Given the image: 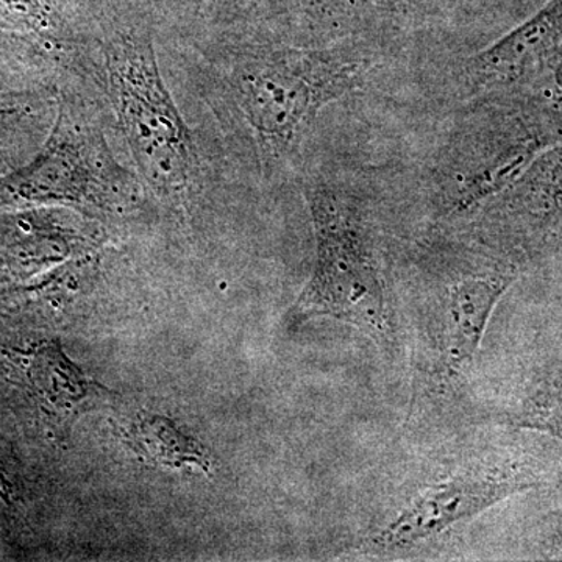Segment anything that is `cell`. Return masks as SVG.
<instances>
[{"label": "cell", "mask_w": 562, "mask_h": 562, "mask_svg": "<svg viewBox=\"0 0 562 562\" xmlns=\"http://www.w3.org/2000/svg\"><path fill=\"white\" fill-rule=\"evenodd\" d=\"M372 65L347 46L241 55L228 85L266 165L290 160L321 110L361 88Z\"/></svg>", "instance_id": "cell-1"}, {"label": "cell", "mask_w": 562, "mask_h": 562, "mask_svg": "<svg viewBox=\"0 0 562 562\" xmlns=\"http://www.w3.org/2000/svg\"><path fill=\"white\" fill-rule=\"evenodd\" d=\"M312 214L313 271L286 314L290 330L321 317L347 322L386 338L387 308L382 273L357 201L328 183L305 190Z\"/></svg>", "instance_id": "cell-2"}, {"label": "cell", "mask_w": 562, "mask_h": 562, "mask_svg": "<svg viewBox=\"0 0 562 562\" xmlns=\"http://www.w3.org/2000/svg\"><path fill=\"white\" fill-rule=\"evenodd\" d=\"M105 72L117 122L144 181L162 199L187 198L198 181V151L149 41L125 36L111 43Z\"/></svg>", "instance_id": "cell-3"}, {"label": "cell", "mask_w": 562, "mask_h": 562, "mask_svg": "<svg viewBox=\"0 0 562 562\" xmlns=\"http://www.w3.org/2000/svg\"><path fill=\"white\" fill-rule=\"evenodd\" d=\"M473 114L439 157L436 179L450 213L494 198L539 155L560 140V106L550 95H528Z\"/></svg>", "instance_id": "cell-4"}, {"label": "cell", "mask_w": 562, "mask_h": 562, "mask_svg": "<svg viewBox=\"0 0 562 562\" xmlns=\"http://www.w3.org/2000/svg\"><path fill=\"white\" fill-rule=\"evenodd\" d=\"M131 177L98 131L61 106L43 149L0 180V206L72 203L109 206L131 191Z\"/></svg>", "instance_id": "cell-5"}, {"label": "cell", "mask_w": 562, "mask_h": 562, "mask_svg": "<svg viewBox=\"0 0 562 562\" xmlns=\"http://www.w3.org/2000/svg\"><path fill=\"white\" fill-rule=\"evenodd\" d=\"M535 484L532 473L519 465H494L458 473L417 494L376 532L373 543L380 549H405L473 519L497 503L531 490Z\"/></svg>", "instance_id": "cell-6"}, {"label": "cell", "mask_w": 562, "mask_h": 562, "mask_svg": "<svg viewBox=\"0 0 562 562\" xmlns=\"http://www.w3.org/2000/svg\"><path fill=\"white\" fill-rule=\"evenodd\" d=\"M561 0L495 41L468 61L464 85L469 95L509 98L560 94Z\"/></svg>", "instance_id": "cell-7"}, {"label": "cell", "mask_w": 562, "mask_h": 562, "mask_svg": "<svg viewBox=\"0 0 562 562\" xmlns=\"http://www.w3.org/2000/svg\"><path fill=\"white\" fill-rule=\"evenodd\" d=\"M517 279L513 266H491L457 273L446 288L442 373L454 379L482 346L492 313Z\"/></svg>", "instance_id": "cell-8"}, {"label": "cell", "mask_w": 562, "mask_h": 562, "mask_svg": "<svg viewBox=\"0 0 562 562\" xmlns=\"http://www.w3.org/2000/svg\"><path fill=\"white\" fill-rule=\"evenodd\" d=\"M132 446L155 465L181 469L194 465L203 472H210L209 453L202 443L184 435L168 417H144L132 430Z\"/></svg>", "instance_id": "cell-9"}, {"label": "cell", "mask_w": 562, "mask_h": 562, "mask_svg": "<svg viewBox=\"0 0 562 562\" xmlns=\"http://www.w3.org/2000/svg\"><path fill=\"white\" fill-rule=\"evenodd\" d=\"M32 380L50 408L68 416L90 397L94 384L63 355L57 344L43 347L32 364Z\"/></svg>", "instance_id": "cell-10"}, {"label": "cell", "mask_w": 562, "mask_h": 562, "mask_svg": "<svg viewBox=\"0 0 562 562\" xmlns=\"http://www.w3.org/2000/svg\"><path fill=\"white\" fill-rule=\"evenodd\" d=\"M557 394L553 387L549 391H539L525 406L517 425L543 431H560V395Z\"/></svg>", "instance_id": "cell-11"}]
</instances>
